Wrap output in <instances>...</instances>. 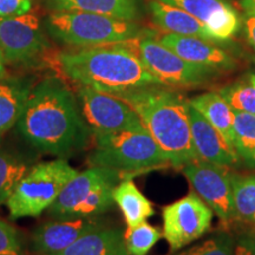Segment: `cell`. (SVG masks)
Returning <instances> with one entry per match:
<instances>
[{
    "instance_id": "obj_33",
    "label": "cell",
    "mask_w": 255,
    "mask_h": 255,
    "mask_svg": "<svg viewBox=\"0 0 255 255\" xmlns=\"http://www.w3.org/2000/svg\"><path fill=\"white\" fill-rule=\"evenodd\" d=\"M239 6L244 12H255V0H240Z\"/></svg>"
},
{
    "instance_id": "obj_31",
    "label": "cell",
    "mask_w": 255,
    "mask_h": 255,
    "mask_svg": "<svg viewBox=\"0 0 255 255\" xmlns=\"http://www.w3.org/2000/svg\"><path fill=\"white\" fill-rule=\"evenodd\" d=\"M234 255H255V234L247 233L235 241Z\"/></svg>"
},
{
    "instance_id": "obj_13",
    "label": "cell",
    "mask_w": 255,
    "mask_h": 255,
    "mask_svg": "<svg viewBox=\"0 0 255 255\" xmlns=\"http://www.w3.org/2000/svg\"><path fill=\"white\" fill-rule=\"evenodd\" d=\"M104 226L95 218H76L47 221L34 229L31 251L37 255L58 253L89 232Z\"/></svg>"
},
{
    "instance_id": "obj_4",
    "label": "cell",
    "mask_w": 255,
    "mask_h": 255,
    "mask_svg": "<svg viewBox=\"0 0 255 255\" xmlns=\"http://www.w3.org/2000/svg\"><path fill=\"white\" fill-rule=\"evenodd\" d=\"M90 167L114 169L129 176L170 167L167 156L145 128L94 135Z\"/></svg>"
},
{
    "instance_id": "obj_29",
    "label": "cell",
    "mask_w": 255,
    "mask_h": 255,
    "mask_svg": "<svg viewBox=\"0 0 255 255\" xmlns=\"http://www.w3.org/2000/svg\"><path fill=\"white\" fill-rule=\"evenodd\" d=\"M0 255H24L19 233L4 220H0Z\"/></svg>"
},
{
    "instance_id": "obj_19",
    "label": "cell",
    "mask_w": 255,
    "mask_h": 255,
    "mask_svg": "<svg viewBox=\"0 0 255 255\" xmlns=\"http://www.w3.org/2000/svg\"><path fill=\"white\" fill-rule=\"evenodd\" d=\"M189 104L199 111L208 122L223 136L233 148V126L234 110L219 91H210L195 96L189 100Z\"/></svg>"
},
{
    "instance_id": "obj_15",
    "label": "cell",
    "mask_w": 255,
    "mask_h": 255,
    "mask_svg": "<svg viewBox=\"0 0 255 255\" xmlns=\"http://www.w3.org/2000/svg\"><path fill=\"white\" fill-rule=\"evenodd\" d=\"M189 115L191 142L197 159L225 168L238 165L240 158L237 151L221 133L191 105Z\"/></svg>"
},
{
    "instance_id": "obj_8",
    "label": "cell",
    "mask_w": 255,
    "mask_h": 255,
    "mask_svg": "<svg viewBox=\"0 0 255 255\" xmlns=\"http://www.w3.org/2000/svg\"><path fill=\"white\" fill-rule=\"evenodd\" d=\"M123 46L138 57L156 78L163 85L197 87L207 84L221 75L219 70L187 62L154 37L142 36L121 41Z\"/></svg>"
},
{
    "instance_id": "obj_35",
    "label": "cell",
    "mask_w": 255,
    "mask_h": 255,
    "mask_svg": "<svg viewBox=\"0 0 255 255\" xmlns=\"http://www.w3.org/2000/svg\"><path fill=\"white\" fill-rule=\"evenodd\" d=\"M0 63H2V64L5 63V58H4V55H2L1 50H0Z\"/></svg>"
},
{
    "instance_id": "obj_1",
    "label": "cell",
    "mask_w": 255,
    "mask_h": 255,
    "mask_svg": "<svg viewBox=\"0 0 255 255\" xmlns=\"http://www.w3.org/2000/svg\"><path fill=\"white\" fill-rule=\"evenodd\" d=\"M17 128L32 148L60 158L87 149L92 135L75 95L56 77L31 89Z\"/></svg>"
},
{
    "instance_id": "obj_5",
    "label": "cell",
    "mask_w": 255,
    "mask_h": 255,
    "mask_svg": "<svg viewBox=\"0 0 255 255\" xmlns=\"http://www.w3.org/2000/svg\"><path fill=\"white\" fill-rule=\"evenodd\" d=\"M129 175L114 169L90 167L78 173L64 187L62 193L49 208L56 220L95 218L114 205V189Z\"/></svg>"
},
{
    "instance_id": "obj_17",
    "label": "cell",
    "mask_w": 255,
    "mask_h": 255,
    "mask_svg": "<svg viewBox=\"0 0 255 255\" xmlns=\"http://www.w3.org/2000/svg\"><path fill=\"white\" fill-rule=\"evenodd\" d=\"M47 255H129L123 232L119 228L102 227L89 232L65 250Z\"/></svg>"
},
{
    "instance_id": "obj_18",
    "label": "cell",
    "mask_w": 255,
    "mask_h": 255,
    "mask_svg": "<svg viewBox=\"0 0 255 255\" xmlns=\"http://www.w3.org/2000/svg\"><path fill=\"white\" fill-rule=\"evenodd\" d=\"M56 11L88 12L135 21L139 17L138 0H50Z\"/></svg>"
},
{
    "instance_id": "obj_3",
    "label": "cell",
    "mask_w": 255,
    "mask_h": 255,
    "mask_svg": "<svg viewBox=\"0 0 255 255\" xmlns=\"http://www.w3.org/2000/svg\"><path fill=\"white\" fill-rule=\"evenodd\" d=\"M164 87L156 85L114 95L136 111L143 126L167 156L170 167L182 169L197 159L191 142L190 105L180 92Z\"/></svg>"
},
{
    "instance_id": "obj_9",
    "label": "cell",
    "mask_w": 255,
    "mask_h": 255,
    "mask_svg": "<svg viewBox=\"0 0 255 255\" xmlns=\"http://www.w3.org/2000/svg\"><path fill=\"white\" fill-rule=\"evenodd\" d=\"M77 98L92 135L144 128L136 111L116 95L89 87H78Z\"/></svg>"
},
{
    "instance_id": "obj_25",
    "label": "cell",
    "mask_w": 255,
    "mask_h": 255,
    "mask_svg": "<svg viewBox=\"0 0 255 255\" xmlns=\"http://www.w3.org/2000/svg\"><path fill=\"white\" fill-rule=\"evenodd\" d=\"M219 92L234 111L255 115V77L253 73L222 88Z\"/></svg>"
},
{
    "instance_id": "obj_16",
    "label": "cell",
    "mask_w": 255,
    "mask_h": 255,
    "mask_svg": "<svg viewBox=\"0 0 255 255\" xmlns=\"http://www.w3.org/2000/svg\"><path fill=\"white\" fill-rule=\"evenodd\" d=\"M148 8L150 9L152 21L159 30L181 36L197 37L218 44L205 25L183 9L158 0H148Z\"/></svg>"
},
{
    "instance_id": "obj_27",
    "label": "cell",
    "mask_w": 255,
    "mask_h": 255,
    "mask_svg": "<svg viewBox=\"0 0 255 255\" xmlns=\"http://www.w3.org/2000/svg\"><path fill=\"white\" fill-rule=\"evenodd\" d=\"M158 1L183 9L203 25L209 23L220 11L229 6L223 0H158Z\"/></svg>"
},
{
    "instance_id": "obj_26",
    "label": "cell",
    "mask_w": 255,
    "mask_h": 255,
    "mask_svg": "<svg viewBox=\"0 0 255 255\" xmlns=\"http://www.w3.org/2000/svg\"><path fill=\"white\" fill-rule=\"evenodd\" d=\"M123 237L129 255H148L159 241L162 234L154 226L143 222L135 227H128Z\"/></svg>"
},
{
    "instance_id": "obj_2",
    "label": "cell",
    "mask_w": 255,
    "mask_h": 255,
    "mask_svg": "<svg viewBox=\"0 0 255 255\" xmlns=\"http://www.w3.org/2000/svg\"><path fill=\"white\" fill-rule=\"evenodd\" d=\"M57 65L78 87L110 94L163 85L135 53L121 43L62 52L57 56Z\"/></svg>"
},
{
    "instance_id": "obj_10",
    "label": "cell",
    "mask_w": 255,
    "mask_h": 255,
    "mask_svg": "<svg viewBox=\"0 0 255 255\" xmlns=\"http://www.w3.org/2000/svg\"><path fill=\"white\" fill-rule=\"evenodd\" d=\"M163 237L171 251H181L210 229L214 212L195 193L164 207Z\"/></svg>"
},
{
    "instance_id": "obj_21",
    "label": "cell",
    "mask_w": 255,
    "mask_h": 255,
    "mask_svg": "<svg viewBox=\"0 0 255 255\" xmlns=\"http://www.w3.org/2000/svg\"><path fill=\"white\" fill-rule=\"evenodd\" d=\"M31 89L28 83L18 79L0 81V136L17 124Z\"/></svg>"
},
{
    "instance_id": "obj_14",
    "label": "cell",
    "mask_w": 255,
    "mask_h": 255,
    "mask_svg": "<svg viewBox=\"0 0 255 255\" xmlns=\"http://www.w3.org/2000/svg\"><path fill=\"white\" fill-rule=\"evenodd\" d=\"M154 38L189 63L219 70L221 72L231 71L237 66L235 59L218 44L212 41L169 32H162Z\"/></svg>"
},
{
    "instance_id": "obj_34",
    "label": "cell",
    "mask_w": 255,
    "mask_h": 255,
    "mask_svg": "<svg viewBox=\"0 0 255 255\" xmlns=\"http://www.w3.org/2000/svg\"><path fill=\"white\" fill-rule=\"evenodd\" d=\"M5 75H6V71H5L4 64L0 63V81H1L2 78H5Z\"/></svg>"
},
{
    "instance_id": "obj_30",
    "label": "cell",
    "mask_w": 255,
    "mask_h": 255,
    "mask_svg": "<svg viewBox=\"0 0 255 255\" xmlns=\"http://www.w3.org/2000/svg\"><path fill=\"white\" fill-rule=\"evenodd\" d=\"M32 0H0V18L18 17L31 11Z\"/></svg>"
},
{
    "instance_id": "obj_6",
    "label": "cell",
    "mask_w": 255,
    "mask_h": 255,
    "mask_svg": "<svg viewBox=\"0 0 255 255\" xmlns=\"http://www.w3.org/2000/svg\"><path fill=\"white\" fill-rule=\"evenodd\" d=\"M47 27L55 39L78 47L109 45L144 34L135 21L88 12L56 11L49 17Z\"/></svg>"
},
{
    "instance_id": "obj_36",
    "label": "cell",
    "mask_w": 255,
    "mask_h": 255,
    "mask_svg": "<svg viewBox=\"0 0 255 255\" xmlns=\"http://www.w3.org/2000/svg\"><path fill=\"white\" fill-rule=\"evenodd\" d=\"M253 75H254V77H255V73H253Z\"/></svg>"
},
{
    "instance_id": "obj_11",
    "label": "cell",
    "mask_w": 255,
    "mask_h": 255,
    "mask_svg": "<svg viewBox=\"0 0 255 255\" xmlns=\"http://www.w3.org/2000/svg\"><path fill=\"white\" fill-rule=\"evenodd\" d=\"M181 170L194 193L205 201L214 214L218 215L220 221L227 227L235 219L228 168L196 159L184 165Z\"/></svg>"
},
{
    "instance_id": "obj_24",
    "label": "cell",
    "mask_w": 255,
    "mask_h": 255,
    "mask_svg": "<svg viewBox=\"0 0 255 255\" xmlns=\"http://www.w3.org/2000/svg\"><path fill=\"white\" fill-rule=\"evenodd\" d=\"M233 145L240 161L255 168V115L234 111Z\"/></svg>"
},
{
    "instance_id": "obj_32",
    "label": "cell",
    "mask_w": 255,
    "mask_h": 255,
    "mask_svg": "<svg viewBox=\"0 0 255 255\" xmlns=\"http://www.w3.org/2000/svg\"><path fill=\"white\" fill-rule=\"evenodd\" d=\"M242 21L248 43L255 50V12H245Z\"/></svg>"
},
{
    "instance_id": "obj_12",
    "label": "cell",
    "mask_w": 255,
    "mask_h": 255,
    "mask_svg": "<svg viewBox=\"0 0 255 255\" xmlns=\"http://www.w3.org/2000/svg\"><path fill=\"white\" fill-rule=\"evenodd\" d=\"M45 46L37 15L0 18V50L5 62L21 63L34 58Z\"/></svg>"
},
{
    "instance_id": "obj_20",
    "label": "cell",
    "mask_w": 255,
    "mask_h": 255,
    "mask_svg": "<svg viewBox=\"0 0 255 255\" xmlns=\"http://www.w3.org/2000/svg\"><path fill=\"white\" fill-rule=\"evenodd\" d=\"M113 197L114 202L120 207L128 227H135L146 222V220L155 214L151 202L137 188L132 177L121 181L115 187Z\"/></svg>"
},
{
    "instance_id": "obj_22",
    "label": "cell",
    "mask_w": 255,
    "mask_h": 255,
    "mask_svg": "<svg viewBox=\"0 0 255 255\" xmlns=\"http://www.w3.org/2000/svg\"><path fill=\"white\" fill-rule=\"evenodd\" d=\"M32 167L30 159L0 143V205L7 202L18 183Z\"/></svg>"
},
{
    "instance_id": "obj_7",
    "label": "cell",
    "mask_w": 255,
    "mask_h": 255,
    "mask_svg": "<svg viewBox=\"0 0 255 255\" xmlns=\"http://www.w3.org/2000/svg\"><path fill=\"white\" fill-rule=\"evenodd\" d=\"M77 174L65 158L33 165L6 202L11 219L39 216L50 208L64 187Z\"/></svg>"
},
{
    "instance_id": "obj_28",
    "label": "cell",
    "mask_w": 255,
    "mask_h": 255,
    "mask_svg": "<svg viewBox=\"0 0 255 255\" xmlns=\"http://www.w3.org/2000/svg\"><path fill=\"white\" fill-rule=\"evenodd\" d=\"M234 239L228 232H219L175 255H234Z\"/></svg>"
},
{
    "instance_id": "obj_23",
    "label": "cell",
    "mask_w": 255,
    "mask_h": 255,
    "mask_svg": "<svg viewBox=\"0 0 255 255\" xmlns=\"http://www.w3.org/2000/svg\"><path fill=\"white\" fill-rule=\"evenodd\" d=\"M235 219L255 227V175L231 174Z\"/></svg>"
}]
</instances>
